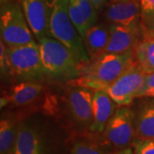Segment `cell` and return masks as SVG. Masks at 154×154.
Listing matches in <instances>:
<instances>
[{
    "label": "cell",
    "mask_w": 154,
    "mask_h": 154,
    "mask_svg": "<svg viewBox=\"0 0 154 154\" xmlns=\"http://www.w3.org/2000/svg\"><path fill=\"white\" fill-rule=\"evenodd\" d=\"M134 63V52L105 53L81 67L79 76L67 82L72 87L105 90Z\"/></svg>",
    "instance_id": "6da1fadb"
},
{
    "label": "cell",
    "mask_w": 154,
    "mask_h": 154,
    "mask_svg": "<svg viewBox=\"0 0 154 154\" xmlns=\"http://www.w3.org/2000/svg\"><path fill=\"white\" fill-rule=\"evenodd\" d=\"M45 76L71 81L79 76L82 64L64 45L52 37L38 40Z\"/></svg>",
    "instance_id": "7a4b0ae2"
},
{
    "label": "cell",
    "mask_w": 154,
    "mask_h": 154,
    "mask_svg": "<svg viewBox=\"0 0 154 154\" xmlns=\"http://www.w3.org/2000/svg\"><path fill=\"white\" fill-rule=\"evenodd\" d=\"M69 0H51L49 19L50 37L64 45L82 66L90 61L82 38L77 32L69 14Z\"/></svg>",
    "instance_id": "3957f363"
},
{
    "label": "cell",
    "mask_w": 154,
    "mask_h": 154,
    "mask_svg": "<svg viewBox=\"0 0 154 154\" xmlns=\"http://www.w3.org/2000/svg\"><path fill=\"white\" fill-rule=\"evenodd\" d=\"M0 34L1 40L8 47L35 42L20 4L11 2L1 5Z\"/></svg>",
    "instance_id": "277c9868"
},
{
    "label": "cell",
    "mask_w": 154,
    "mask_h": 154,
    "mask_svg": "<svg viewBox=\"0 0 154 154\" xmlns=\"http://www.w3.org/2000/svg\"><path fill=\"white\" fill-rule=\"evenodd\" d=\"M11 75L20 82L41 80L44 69L38 44L36 42L8 47Z\"/></svg>",
    "instance_id": "5b68a950"
},
{
    "label": "cell",
    "mask_w": 154,
    "mask_h": 154,
    "mask_svg": "<svg viewBox=\"0 0 154 154\" xmlns=\"http://www.w3.org/2000/svg\"><path fill=\"white\" fill-rule=\"evenodd\" d=\"M135 114L128 106L117 107L105 126V136L112 146L124 149L134 138Z\"/></svg>",
    "instance_id": "8992f818"
},
{
    "label": "cell",
    "mask_w": 154,
    "mask_h": 154,
    "mask_svg": "<svg viewBox=\"0 0 154 154\" xmlns=\"http://www.w3.org/2000/svg\"><path fill=\"white\" fill-rule=\"evenodd\" d=\"M146 76V73L134 63L118 79L105 89L118 106H128L138 98Z\"/></svg>",
    "instance_id": "52a82bcc"
},
{
    "label": "cell",
    "mask_w": 154,
    "mask_h": 154,
    "mask_svg": "<svg viewBox=\"0 0 154 154\" xmlns=\"http://www.w3.org/2000/svg\"><path fill=\"white\" fill-rule=\"evenodd\" d=\"M24 16L37 39L50 37L49 19L51 0H19Z\"/></svg>",
    "instance_id": "ba28073f"
},
{
    "label": "cell",
    "mask_w": 154,
    "mask_h": 154,
    "mask_svg": "<svg viewBox=\"0 0 154 154\" xmlns=\"http://www.w3.org/2000/svg\"><path fill=\"white\" fill-rule=\"evenodd\" d=\"M141 38L140 24L131 26L110 25V38L105 53L124 54L134 52Z\"/></svg>",
    "instance_id": "9c48e42d"
},
{
    "label": "cell",
    "mask_w": 154,
    "mask_h": 154,
    "mask_svg": "<svg viewBox=\"0 0 154 154\" xmlns=\"http://www.w3.org/2000/svg\"><path fill=\"white\" fill-rule=\"evenodd\" d=\"M109 25H139L141 21L140 0H111L104 13Z\"/></svg>",
    "instance_id": "30bf717a"
},
{
    "label": "cell",
    "mask_w": 154,
    "mask_h": 154,
    "mask_svg": "<svg viewBox=\"0 0 154 154\" xmlns=\"http://www.w3.org/2000/svg\"><path fill=\"white\" fill-rule=\"evenodd\" d=\"M93 90L72 87L68 94V106L74 121L82 126H90L93 120Z\"/></svg>",
    "instance_id": "8fae6325"
},
{
    "label": "cell",
    "mask_w": 154,
    "mask_h": 154,
    "mask_svg": "<svg viewBox=\"0 0 154 154\" xmlns=\"http://www.w3.org/2000/svg\"><path fill=\"white\" fill-rule=\"evenodd\" d=\"M44 88L35 81L20 82L8 90L1 97V108L5 106H25L35 102L40 97Z\"/></svg>",
    "instance_id": "7c38bea8"
},
{
    "label": "cell",
    "mask_w": 154,
    "mask_h": 154,
    "mask_svg": "<svg viewBox=\"0 0 154 154\" xmlns=\"http://www.w3.org/2000/svg\"><path fill=\"white\" fill-rule=\"evenodd\" d=\"M118 105L105 90H94L93 120L89 126L93 133H102Z\"/></svg>",
    "instance_id": "4fadbf2b"
},
{
    "label": "cell",
    "mask_w": 154,
    "mask_h": 154,
    "mask_svg": "<svg viewBox=\"0 0 154 154\" xmlns=\"http://www.w3.org/2000/svg\"><path fill=\"white\" fill-rule=\"evenodd\" d=\"M14 154H47L45 141L36 127L20 122Z\"/></svg>",
    "instance_id": "5bb4252c"
},
{
    "label": "cell",
    "mask_w": 154,
    "mask_h": 154,
    "mask_svg": "<svg viewBox=\"0 0 154 154\" xmlns=\"http://www.w3.org/2000/svg\"><path fill=\"white\" fill-rule=\"evenodd\" d=\"M110 38V25L96 23L88 28L82 40L90 59L96 58L105 53Z\"/></svg>",
    "instance_id": "9a60e30c"
},
{
    "label": "cell",
    "mask_w": 154,
    "mask_h": 154,
    "mask_svg": "<svg viewBox=\"0 0 154 154\" xmlns=\"http://www.w3.org/2000/svg\"><path fill=\"white\" fill-rule=\"evenodd\" d=\"M134 140H154V100L145 102L134 116Z\"/></svg>",
    "instance_id": "2e32d148"
},
{
    "label": "cell",
    "mask_w": 154,
    "mask_h": 154,
    "mask_svg": "<svg viewBox=\"0 0 154 154\" xmlns=\"http://www.w3.org/2000/svg\"><path fill=\"white\" fill-rule=\"evenodd\" d=\"M19 125L20 123L11 116H1L0 154H14Z\"/></svg>",
    "instance_id": "e0dca14e"
},
{
    "label": "cell",
    "mask_w": 154,
    "mask_h": 154,
    "mask_svg": "<svg viewBox=\"0 0 154 154\" xmlns=\"http://www.w3.org/2000/svg\"><path fill=\"white\" fill-rule=\"evenodd\" d=\"M134 58L146 74L154 72V38H141L134 48Z\"/></svg>",
    "instance_id": "ac0fdd59"
},
{
    "label": "cell",
    "mask_w": 154,
    "mask_h": 154,
    "mask_svg": "<svg viewBox=\"0 0 154 154\" xmlns=\"http://www.w3.org/2000/svg\"><path fill=\"white\" fill-rule=\"evenodd\" d=\"M69 14L74 26L76 28L77 32L80 36L83 38L88 28L92 26L88 22V18L84 12L80 7L77 0H69Z\"/></svg>",
    "instance_id": "d6986e66"
},
{
    "label": "cell",
    "mask_w": 154,
    "mask_h": 154,
    "mask_svg": "<svg viewBox=\"0 0 154 154\" xmlns=\"http://www.w3.org/2000/svg\"><path fill=\"white\" fill-rule=\"evenodd\" d=\"M71 154H110L99 146L88 141H77L73 146Z\"/></svg>",
    "instance_id": "ffe728a7"
},
{
    "label": "cell",
    "mask_w": 154,
    "mask_h": 154,
    "mask_svg": "<svg viewBox=\"0 0 154 154\" xmlns=\"http://www.w3.org/2000/svg\"><path fill=\"white\" fill-rule=\"evenodd\" d=\"M138 98L154 99V72L146 74L143 85L138 94Z\"/></svg>",
    "instance_id": "44dd1931"
},
{
    "label": "cell",
    "mask_w": 154,
    "mask_h": 154,
    "mask_svg": "<svg viewBox=\"0 0 154 154\" xmlns=\"http://www.w3.org/2000/svg\"><path fill=\"white\" fill-rule=\"evenodd\" d=\"M135 154H154V140H134Z\"/></svg>",
    "instance_id": "7402d4cb"
},
{
    "label": "cell",
    "mask_w": 154,
    "mask_h": 154,
    "mask_svg": "<svg viewBox=\"0 0 154 154\" xmlns=\"http://www.w3.org/2000/svg\"><path fill=\"white\" fill-rule=\"evenodd\" d=\"M0 69L2 75H11L8 46L2 40L0 41Z\"/></svg>",
    "instance_id": "603a6c76"
},
{
    "label": "cell",
    "mask_w": 154,
    "mask_h": 154,
    "mask_svg": "<svg viewBox=\"0 0 154 154\" xmlns=\"http://www.w3.org/2000/svg\"><path fill=\"white\" fill-rule=\"evenodd\" d=\"M140 28L142 38H154V15L141 17Z\"/></svg>",
    "instance_id": "cb8c5ba5"
},
{
    "label": "cell",
    "mask_w": 154,
    "mask_h": 154,
    "mask_svg": "<svg viewBox=\"0 0 154 154\" xmlns=\"http://www.w3.org/2000/svg\"><path fill=\"white\" fill-rule=\"evenodd\" d=\"M106 1L107 0H91V2L94 4L95 8L99 11H101L106 5Z\"/></svg>",
    "instance_id": "d4e9b609"
},
{
    "label": "cell",
    "mask_w": 154,
    "mask_h": 154,
    "mask_svg": "<svg viewBox=\"0 0 154 154\" xmlns=\"http://www.w3.org/2000/svg\"><path fill=\"white\" fill-rule=\"evenodd\" d=\"M140 7H141V10L145 9L146 7H147L150 5L151 4H152L154 2V0H140Z\"/></svg>",
    "instance_id": "484cf974"
},
{
    "label": "cell",
    "mask_w": 154,
    "mask_h": 154,
    "mask_svg": "<svg viewBox=\"0 0 154 154\" xmlns=\"http://www.w3.org/2000/svg\"><path fill=\"white\" fill-rule=\"evenodd\" d=\"M116 154H135L132 149L129 147H126L124 149H122L120 152H118Z\"/></svg>",
    "instance_id": "4316f807"
},
{
    "label": "cell",
    "mask_w": 154,
    "mask_h": 154,
    "mask_svg": "<svg viewBox=\"0 0 154 154\" xmlns=\"http://www.w3.org/2000/svg\"><path fill=\"white\" fill-rule=\"evenodd\" d=\"M11 2H14V0H0V3H1V5H4L6 4H9Z\"/></svg>",
    "instance_id": "83f0119b"
}]
</instances>
